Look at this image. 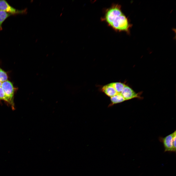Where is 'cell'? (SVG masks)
<instances>
[{
	"mask_svg": "<svg viewBox=\"0 0 176 176\" xmlns=\"http://www.w3.org/2000/svg\"><path fill=\"white\" fill-rule=\"evenodd\" d=\"M101 19L116 31L128 32L131 26L118 4H113L106 9Z\"/></svg>",
	"mask_w": 176,
	"mask_h": 176,
	"instance_id": "6da1fadb",
	"label": "cell"
},
{
	"mask_svg": "<svg viewBox=\"0 0 176 176\" xmlns=\"http://www.w3.org/2000/svg\"><path fill=\"white\" fill-rule=\"evenodd\" d=\"M0 10L5 11L12 15L25 14L27 12L26 8L22 10L16 9L10 5L5 0H0Z\"/></svg>",
	"mask_w": 176,
	"mask_h": 176,
	"instance_id": "7a4b0ae2",
	"label": "cell"
},
{
	"mask_svg": "<svg viewBox=\"0 0 176 176\" xmlns=\"http://www.w3.org/2000/svg\"><path fill=\"white\" fill-rule=\"evenodd\" d=\"M1 88L3 90L8 100V102L12 103L14 89L13 84L10 81L7 80L2 83Z\"/></svg>",
	"mask_w": 176,
	"mask_h": 176,
	"instance_id": "3957f363",
	"label": "cell"
},
{
	"mask_svg": "<svg viewBox=\"0 0 176 176\" xmlns=\"http://www.w3.org/2000/svg\"><path fill=\"white\" fill-rule=\"evenodd\" d=\"M173 132L164 138H160V141L163 143L165 151L175 152L173 145Z\"/></svg>",
	"mask_w": 176,
	"mask_h": 176,
	"instance_id": "277c9868",
	"label": "cell"
},
{
	"mask_svg": "<svg viewBox=\"0 0 176 176\" xmlns=\"http://www.w3.org/2000/svg\"><path fill=\"white\" fill-rule=\"evenodd\" d=\"M121 93L125 100L135 98H141L138 94L136 93L131 88L126 85Z\"/></svg>",
	"mask_w": 176,
	"mask_h": 176,
	"instance_id": "5b68a950",
	"label": "cell"
},
{
	"mask_svg": "<svg viewBox=\"0 0 176 176\" xmlns=\"http://www.w3.org/2000/svg\"><path fill=\"white\" fill-rule=\"evenodd\" d=\"M101 90L107 96L110 97L118 94L113 86L112 83L103 86Z\"/></svg>",
	"mask_w": 176,
	"mask_h": 176,
	"instance_id": "8992f818",
	"label": "cell"
},
{
	"mask_svg": "<svg viewBox=\"0 0 176 176\" xmlns=\"http://www.w3.org/2000/svg\"><path fill=\"white\" fill-rule=\"evenodd\" d=\"M111 103L109 106H111L114 104L121 103L126 100L121 93L110 97Z\"/></svg>",
	"mask_w": 176,
	"mask_h": 176,
	"instance_id": "52a82bcc",
	"label": "cell"
},
{
	"mask_svg": "<svg viewBox=\"0 0 176 176\" xmlns=\"http://www.w3.org/2000/svg\"><path fill=\"white\" fill-rule=\"evenodd\" d=\"M11 15H12L9 13L0 10V31L2 29V25L3 22Z\"/></svg>",
	"mask_w": 176,
	"mask_h": 176,
	"instance_id": "ba28073f",
	"label": "cell"
},
{
	"mask_svg": "<svg viewBox=\"0 0 176 176\" xmlns=\"http://www.w3.org/2000/svg\"><path fill=\"white\" fill-rule=\"evenodd\" d=\"M113 86L118 93H121L126 85L120 82L112 83Z\"/></svg>",
	"mask_w": 176,
	"mask_h": 176,
	"instance_id": "9c48e42d",
	"label": "cell"
},
{
	"mask_svg": "<svg viewBox=\"0 0 176 176\" xmlns=\"http://www.w3.org/2000/svg\"><path fill=\"white\" fill-rule=\"evenodd\" d=\"M8 78L6 73L0 68V81L2 83L7 81Z\"/></svg>",
	"mask_w": 176,
	"mask_h": 176,
	"instance_id": "30bf717a",
	"label": "cell"
},
{
	"mask_svg": "<svg viewBox=\"0 0 176 176\" xmlns=\"http://www.w3.org/2000/svg\"><path fill=\"white\" fill-rule=\"evenodd\" d=\"M0 99L3 100L8 102L5 92L1 87H0Z\"/></svg>",
	"mask_w": 176,
	"mask_h": 176,
	"instance_id": "8fae6325",
	"label": "cell"
},
{
	"mask_svg": "<svg viewBox=\"0 0 176 176\" xmlns=\"http://www.w3.org/2000/svg\"><path fill=\"white\" fill-rule=\"evenodd\" d=\"M176 131H175L174 132H173V143L174 147L175 150L176 151Z\"/></svg>",
	"mask_w": 176,
	"mask_h": 176,
	"instance_id": "7c38bea8",
	"label": "cell"
},
{
	"mask_svg": "<svg viewBox=\"0 0 176 176\" xmlns=\"http://www.w3.org/2000/svg\"><path fill=\"white\" fill-rule=\"evenodd\" d=\"M2 83L0 81V87H1Z\"/></svg>",
	"mask_w": 176,
	"mask_h": 176,
	"instance_id": "4fadbf2b",
	"label": "cell"
}]
</instances>
